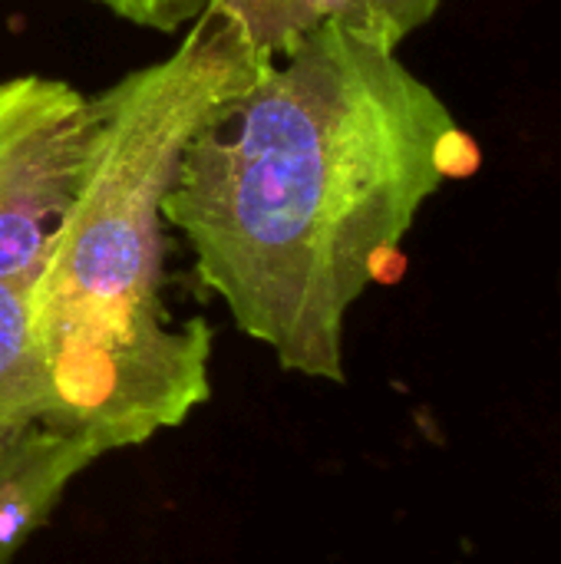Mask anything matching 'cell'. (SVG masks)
<instances>
[{
	"instance_id": "1",
	"label": "cell",
	"mask_w": 561,
	"mask_h": 564,
	"mask_svg": "<svg viewBox=\"0 0 561 564\" xmlns=\"http://www.w3.org/2000/svg\"><path fill=\"white\" fill-rule=\"evenodd\" d=\"M466 149L397 50L324 23L195 132L162 221L185 235L238 330L284 370L344 383L350 307Z\"/></svg>"
},
{
	"instance_id": "2",
	"label": "cell",
	"mask_w": 561,
	"mask_h": 564,
	"mask_svg": "<svg viewBox=\"0 0 561 564\" xmlns=\"http://www.w3.org/2000/svg\"><path fill=\"white\" fill-rule=\"evenodd\" d=\"M241 33L198 13L162 59L89 96L73 198L26 288L63 426L99 453L145 443L208 400L212 327L162 304V198L185 145L268 73Z\"/></svg>"
},
{
	"instance_id": "3",
	"label": "cell",
	"mask_w": 561,
	"mask_h": 564,
	"mask_svg": "<svg viewBox=\"0 0 561 564\" xmlns=\"http://www.w3.org/2000/svg\"><path fill=\"white\" fill-rule=\"evenodd\" d=\"M83 162V126L46 86L0 83V281H33Z\"/></svg>"
},
{
	"instance_id": "4",
	"label": "cell",
	"mask_w": 561,
	"mask_h": 564,
	"mask_svg": "<svg viewBox=\"0 0 561 564\" xmlns=\"http://www.w3.org/2000/svg\"><path fill=\"white\" fill-rule=\"evenodd\" d=\"M205 13L231 23L268 59L288 56L324 23H341L387 50L410 36L390 0H205Z\"/></svg>"
},
{
	"instance_id": "5",
	"label": "cell",
	"mask_w": 561,
	"mask_h": 564,
	"mask_svg": "<svg viewBox=\"0 0 561 564\" xmlns=\"http://www.w3.org/2000/svg\"><path fill=\"white\" fill-rule=\"evenodd\" d=\"M30 281H0V456L26 436L66 433L60 397L26 311Z\"/></svg>"
},
{
	"instance_id": "6",
	"label": "cell",
	"mask_w": 561,
	"mask_h": 564,
	"mask_svg": "<svg viewBox=\"0 0 561 564\" xmlns=\"http://www.w3.org/2000/svg\"><path fill=\"white\" fill-rule=\"evenodd\" d=\"M89 3L116 13L132 26L155 30V33H175L205 10V0H89Z\"/></svg>"
},
{
	"instance_id": "7",
	"label": "cell",
	"mask_w": 561,
	"mask_h": 564,
	"mask_svg": "<svg viewBox=\"0 0 561 564\" xmlns=\"http://www.w3.org/2000/svg\"><path fill=\"white\" fill-rule=\"evenodd\" d=\"M390 7L397 10L403 30L413 33V30H420V26H427L433 20V13L443 7V0H390Z\"/></svg>"
}]
</instances>
